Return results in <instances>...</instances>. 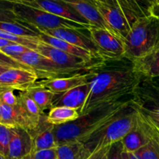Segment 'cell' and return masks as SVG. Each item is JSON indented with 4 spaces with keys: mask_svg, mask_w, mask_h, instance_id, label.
I'll list each match as a JSON object with an SVG mask.
<instances>
[{
    "mask_svg": "<svg viewBox=\"0 0 159 159\" xmlns=\"http://www.w3.org/2000/svg\"><path fill=\"white\" fill-rule=\"evenodd\" d=\"M79 116L80 114L77 110L65 107H54L48 112L47 120L51 124L58 126L75 120Z\"/></svg>",
    "mask_w": 159,
    "mask_h": 159,
    "instance_id": "4316f807",
    "label": "cell"
},
{
    "mask_svg": "<svg viewBox=\"0 0 159 159\" xmlns=\"http://www.w3.org/2000/svg\"><path fill=\"white\" fill-rule=\"evenodd\" d=\"M90 91V82L70 89L61 95H56L54 107H65L80 112L87 100Z\"/></svg>",
    "mask_w": 159,
    "mask_h": 159,
    "instance_id": "d6986e66",
    "label": "cell"
},
{
    "mask_svg": "<svg viewBox=\"0 0 159 159\" xmlns=\"http://www.w3.org/2000/svg\"><path fill=\"white\" fill-rule=\"evenodd\" d=\"M23 5L46 11L61 18L77 23L88 30L92 26L74 8L62 0H30Z\"/></svg>",
    "mask_w": 159,
    "mask_h": 159,
    "instance_id": "7c38bea8",
    "label": "cell"
},
{
    "mask_svg": "<svg viewBox=\"0 0 159 159\" xmlns=\"http://www.w3.org/2000/svg\"><path fill=\"white\" fill-rule=\"evenodd\" d=\"M133 23L138 19L152 15L148 9L141 0H112Z\"/></svg>",
    "mask_w": 159,
    "mask_h": 159,
    "instance_id": "cb8c5ba5",
    "label": "cell"
},
{
    "mask_svg": "<svg viewBox=\"0 0 159 159\" xmlns=\"http://www.w3.org/2000/svg\"><path fill=\"white\" fill-rule=\"evenodd\" d=\"M90 155L83 143L79 141H70L57 147V159H88Z\"/></svg>",
    "mask_w": 159,
    "mask_h": 159,
    "instance_id": "d4e9b609",
    "label": "cell"
},
{
    "mask_svg": "<svg viewBox=\"0 0 159 159\" xmlns=\"http://www.w3.org/2000/svg\"><path fill=\"white\" fill-rule=\"evenodd\" d=\"M33 151V138L23 127H12V138L9 148V159H23Z\"/></svg>",
    "mask_w": 159,
    "mask_h": 159,
    "instance_id": "e0dca14e",
    "label": "cell"
},
{
    "mask_svg": "<svg viewBox=\"0 0 159 159\" xmlns=\"http://www.w3.org/2000/svg\"><path fill=\"white\" fill-rule=\"evenodd\" d=\"M93 70L88 72L73 75L68 77L41 80L39 82L55 95H61L75 87L89 83L94 75Z\"/></svg>",
    "mask_w": 159,
    "mask_h": 159,
    "instance_id": "2e32d148",
    "label": "cell"
},
{
    "mask_svg": "<svg viewBox=\"0 0 159 159\" xmlns=\"http://www.w3.org/2000/svg\"><path fill=\"white\" fill-rule=\"evenodd\" d=\"M134 68L141 78L159 79V44L144 57L133 62Z\"/></svg>",
    "mask_w": 159,
    "mask_h": 159,
    "instance_id": "ffe728a7",
    "label": "cell"
},
{
    "mask_svg": "<svg viewBox=\"0 0 159 159\" xmlns=\"http://www.w3.org/2000/svg\"><path fill=\"white\" fill-rule=\"evenodd\" d=\"M93 71L89 94L80 116L104 104L131 96L141 79L134 71L133 62L126 58L105 61Z\"/></svg>",
    "mask_w": 159,
    "mask_h": 159,
    "instance_id": "6da1fadb",
    "label": "cell"
},
{
    "mask_svg": "<svg viewBox=\"0 0 159 159\" xmlns=\"http://www.w3.org/2000/svg\"><path fill=\"white\" fill-rule=\"evenodd\" d=\"M57 148L32 152L23 159H57Z\"/></svg>",
    "mask_w": 159,
    "mask_h": 159,
    "instance_id": "e575fe53",
    "label": "cell"
},
{
    "mask_svg": "<svg viewBox=\"0 0 159 159\" xmlns=\"http://www.w3.org/2000/svg\"><path fill=\"white\" fill-rule=\"evenodd\" d=\"M152 15L156 16L159 17V0H158V6H157V7L155 8V10L153 11V12H152Z\"/></svg>",
    "mask_w": 159,
    "mask_h": 159,
    "instance_id": "b9f144b4",
    "label": "cell"
},
{
    "mask_svg": "<svg viewBox=\"0 0 159 159\" xmlns=\"http://www.w3.org/2000/svg\"><path fill=\"white\" fill-rule=\"evenodd\" d=\"M109 26L110 30L124 40L130 32L133 23L112 0H89Z\"/></svg>",
    "mask_w": 159,
    "mask_h": 159,
    "instance_id": "9c48e42d",
    "label": "cell"
},
{
    "mask_svg": "<svg viewBox=\"0 0 159 159\" xmlns=\"http://www.w3.org/2000/svg\"><path fill=\"white\" fill-rule=\"evenodd\" d=\"M128 154H129V156H130V159H138L136 157V155H135L134 153H128Z\"/></svg>",
    "mask_w": 159,
    "mask_h": 159,
    "instance_id": "f6af8a7d",
    "label": "cell"
},
{
    "mask_svg": "<svg viewBox=\"0 0 159 159\" xmlns=\"http://www.w3.org/2000/svg\"><path fill=\"white\" fill-rule=\"evenodd\" d=\"M124 151L122 141L111 144L109 148L108 153H107L108 159H123Z\"/></svg>",
    "mask_w": 159,
    "mask_h": 159,
    "instance_id": "8d00e7d4",
    "label": "cell"
},
{
    "mask_svg": "<svg viewBox=\"0 0 159 159\" xmlns=\"http://www.w3.org/2000/svg\"><path fill=\"white\" fill-rule=\"evenodd\" d=\"M0 66L6 67L8 68H25V69H29L27 67L22 65L20 62L16 61L9 57V55L3 53L2 51H0Z\"/></svg>",
    "mask_w": 159,
    "mask_h": 159,
    "instance_id": "d590c367",
    "label": "cell"
},
{
    "mask_svg": "<svg viewBox=\"0 0 159 159\" xmlns=\"http://www.w3.org/2000/svg\"><path fill=\"white\" fill-rule=\"evenodd\" d=\"M0 51H2L3 53H5L7 55H9L12 58H14L16 56L20 55L22 54H24V53L28 52V51H33V50L30 49V48H26V47L23 46V45L12 43L6 46L5 48H3Z\"/></svg>",
    "mask_w": 159,
    "mask_h": 159,
    "instance_id": "836d02e7",
    "label": "cell"
},
{
    "mask_svg": "<svg viewBox=\"0 0 159 159\" xmlns=\"http://www.w3.org/2000/svg\"><path fill=\"white\" fill-rule=\"evenodd\" d=\"M74 8L85 20L88 21L90 26L110 30L109 26L102 18L97 9L89 0H62ZM112 32V31H111Z\"/></svg>",
    "mask_w": 159,
    "mask_h": 159,
    "instance_id": "7402d4cb",
    "label": "cell"
},
{
    "mask_svg": "<svg viewBox=\"0 0 159 159\" xmlns=\"http://www.w3.org/2000/svg\"><path fill=\"white\" fill-rule=\"evenodd\" d=\"M141 1L145 5L150 13L152 15V12L158 6V0H141Z\"/></svg>",
    "mask_w": 159,
    "mask_h": 159,
    "instance_id": "f35d334b",
    "label": "cell"
},
{
    "mask_svg": "<svg viewBox=\"0 0 159 159\" xmlns=\"http://www.w3.org/2000/svg\"><path fill=\"white\" fill-rule=\"evenodd\" d=\"M134 107L159 130V82L141 78L132 95Z\"/></svg>",
    "mask_w": 159,
    "mask_h": 159,
    "instance_id": "8992f818",
    "label": "cell"
},
{
    "mask_svg": "<svg viewBox=\"0 0 159 159\" xmlns=\"http://www.w3.org/2000/svg\"><path fill=\"white\" fill-rule=\"evenodd\" d=\"M14 3L0 0V22H18L13 10Z\"/></svg>",
    "mask_w": 159,
    "mask_h": 159,
    "instance_id": "1f68e13d",
    "label": "cell"
},
{
    "mask_svg": "<svg viewBox=\"0 0 159 159\" xmlns=\"http://www.w3.org/2000/svg\"><path fill=\"white\" fill-rule=\"evenodd\" d=\"M13 10L18 17L19 21L39 31L50 30L61 27L76 28L88 30V29L82 25L26 5L14 3Z\"/></svg>",
    "mask_w": 159,
    "mask_h": 159,
    "instance_id": "5b68a950",
    "label": "cell"
},
{
    "mask_svg": "<svg viewBox=\"0 0 159 159\" xmlns=\"http://www.w3.org/2000/svg\"><path fill=\"white\" fill-rule=\"evenodd\" d=\"M0 159H9V158H7V157L4 156V155H1V154H0Z\"/></svg>",
    "mask_w": 159,
    "mask_h": 159,
    "instance_id": "bcb514c9",
    "label": "cell"
},
{
    "mask_svg": "<svg viewBox=\"0 0 159 159\" xmlns=\"http://www.w3.org/2000/svg\"><path fill=\"white\" fill-rule=\"evenodd\" d=\"M13 59L34 71L38 79L42 80L68 77L75 75L61 68L51 59L36 51H28L16 56Z\"/></svg>",
    "mask_w": 159,
    "mask_h": 159,
    "instance_id": "52a82bcc",
    "label": "cell"
},
{
    "mask_svg": "<svg viewBox=\"0 0 159 159\" xmlns=\"http://www.w3.org/2000/svg\"><path fill=\"white\" fill-rule=\"evenodd\" d=\"M4 1L10 2L15 3V4H26L27 2L30 1V0H4Z\"/></svg>",
    "mask_w": 159,
    "mask_h": 159,
    "instance_id": "60d3db41",
    "label": "cell"
},
{
    "mask_svg": "<svg viewBox=\"0 0 159 159\" xmlns=\"http://www.w3.org/2000/svg\"><path fill=\"white\" fill-rule=\"evenodd\" d=\"M0 103L9 107H16L19 104L18 96H16L13 89L0 88Z\"/></svg>",
    "mask_w": 159,
    "mask_h": 159,
    "instance_id": "d6a6232c",
    "label": "cell"
},
{
    "mask_svg": "<svg viewBox=\"0 0 159 159\" xmlns=\"http://www.w3.org/2000/svg\"><path fill=\"white\" fill-rule=\"evenodd\" d=\"M156 79V80H157V81H158V82H159V79Z\"/></svg>",
    "mask_w": 159,
    "mask_h": 159,
    "instance_id": "7dc6e473",
    "label": "cell"
},
{
    "mask_svg": "<svg viewBox=\"0 0 159 159\" xmlns=\"http://www.w3.org/2000/svg\"><path fill=\"white\" fill-rule=\"evenodd\" d=\"M10 43H12V42H9L8 41V40L0 37V50H2L3 48H5V47L7 46V45L10 44Z\"/></svg>",
    "mask_w": 159,
    "mask_h": 159,
    "instance_id": "ab89813d",
    "label": "cell"
},
{
    "mask_svg": "<svg viewBox=\"0 0 159 159\" xmlns=\"http://www.w3.org/2000/svg\"><path fill=\"white\" fill-rule=\"evenodd\" d=\"M25 93L33 99L42 113H44L47 110H51L53 107L56 95L39 82H36L33 86L25 91Z\"/></svg>",
    "mask_w": 159,
    "mask_h": 159,
    "instance_id": "603a6c76",
    "label": "cell"
},
{
    "mask_svg": "<svg viewBox=\"0 0 159 159\" xmlns=\"http://www.w3.org/2000/svg\"><path fill=\"white\" fill-rule=\"evenodd\" d=\"M84 30H86L61 27L57 28V29L50 30L40 31V32L44 33L48 35H51L52 37H56V38H58L60 40H64V41H66L68 43H71V44L87 50V51L93 53L94 55L100 57L99 53H98L97 48L93 43L90 36H87L86 34H84Z\"/></svg>",
    "mask_w": 159,
    "mask_h": 159,
    "instance_id": "5bb4252c",
    "label": "cell"
},
{
    "mask_svg": "<svg viewBox=\"0 0 159 159\" xmlns=\"http://www.w3.org/2000/svg\"><path fill=\"white\" fill-rule=\"evenodd\" d=\"M12 138V127L0 124V154L4 156L9 155V148Z\"/></svg>",
    "mask_w": 159,
    "mask_h": 159,
    "instance_id": "4dcf8cb0",
    "label": "cell"
},
{
    "mask_svg": "<svg viewBox=\"0 0 159 159\" xmlns=\"http://www.w3.org/2000/svg\"><path fill=\"white\" fill-rule=\"evenodd\" d=\"M0 124L9 127H23L29 131L32 129L30 122L20 103L16 107L0 103Z\"/></svg>",
    "mask_w": 159,
    "mask_h": 159,
    "instance_id": "44dd1931",
    "label": "cell"
},
{
    "mask_svg": "<svg viewBox=\"0 0 159 159\" xmlns=\"http://www.w3.org/2000/svg\"><path fill=\"white\" fill-rule=\"evenodd\" d=\"M9 68H6V67H2V66H0V75L2 74L3 72H5V71H6V70H8Z\"/></svg>",
    "mask_w": 159,
    "mask_h": 159,
    "instance_id": "ee69618b",
    "label": "cell"
},
{
    "mask_svg": "<svg viewBox=\"0 0 159 159\" xmlns=\"http://www.w3.org/2000/svg\"><path fill=\"white\" fill-rule=\"evenodd\" d=\"M123 159H130V156H129V154L127 152H123Z\"/></svg>",
    "mask_w": 159,
    "mask_h": 159,
    "instance_id": "7bdbcfd3",
    "label": "cell"
},
{
    "mask_svg": "<svg viewBox=\"0 0 159 159\" xmlns=\"http://www.w3.org/2000/svg\"><path fill=\"white\" fill-rule=\"evenodd\" d=\"M38 38L41 41L44 42V43H48V44L51 45L54 48H57V49L61 50V51H64L67 54H69L71 55L75 56V57L82 59L90 65L97 66V65H99L105 62V61H103L97 56L94 55L93 53L87 51V50L71 44V43H68L66 41H64V40H60L58 38H56V37H52L51 35H48L44 33L40 32Z\"/></svg>",
    "mask_w": 159,
    "mask_h": 159,
    "instance_id": "9a60e30c",
    "label": "cell"
},
{
    "mask_svg": "<svg viewBox=\"0 0 159 159\" xmlns=\"http://www.w3.org/2000/svg\"><path fill=\"white\" fill-rule=\"evenodd\" d=\"M36 51L46 56L61 68L71 71L75 75L88 72L99 66L90 65L79 57L67 54L41 40H40V43L37 45Z\"/></svg>",
    "mask_w": 159,
    "mask_h": 159,
    "instance_id": "30bf717a",
    "label": "cell"
},
{
    "mask_svg": "<svg viewBox=\"0 0 159 159\" xmlns=\"http://www.w3.org/2000/svg\"><path fill=\"white\" fill-rule=\"evenodd\" d=\"M134 154L138 159H159V130L156 127L150 141Z\"/></svg>",
    "mask_w": 159,
    "mask_h": 159,
    "instance_id": "f1b7e54d",
    "label": "cell"
},
{
    "mask_svg": "<svg viewBox=\"0 0 159 159\" xmlns=\"http://www.w3.org/2000/svg\"><path fill=\"white\" fill-rule=\"evenodd\" d=\"M131 100L132 96L104 104L93 111L81 115L75 120L54 126L57 145L70 141H82L111 120L122 109L128 106Z\"/></svg>",
    "mask_w": 159,
    "mask_h": 159,
    "instance_id": "7a4b0ae2",
    "label": "cell"
},
{
    "mask_svg": "<svg viewBox=\"0 0 159 159\" xmlns=\"http://www.w3.org/2000/svg\"><path fill=\"white\" fill-rule=\"evenodd\" d=\"M0 30L20 37L38 38L40 35V31L29 27L20 21L0 22Z\"/></svg>",
    "mask_w": 159,
    "mask_h": 159,
    "instance_id": "83f0119b",
    "label": "cell"
},
{
    "mask_svg": "<svg viewBox=\"0 0 159 159\" xmlns=\"http://www.w3.org/2000/svg\"><path fill=\"white\" fill-rule=\"evenodd\" d=\"M18 98L19 103L24 110L32 126V129L29 132L33 131L38 127L44 113L40 111L36 102L25 92H20Z\"/></svg>",
    "mask_w": 159,
    "mask_h": 159,
    "instance_id": "484cf974",
    "label": "cell"
},
{
    "mask_svg": "<svg viewBox=\"0 0 159 159\" xmlns=\"http://www.w3.org/2000/svg\"><path fill=\"white\" fill-rule=\"evenodd\" d=\"M109 148H110V146L105 147L103 148H101L99 150L96 151V152H93V154L90 155L88 159H108L107 153H108Z\"/></svg>",
    "mask_w": 159,
    "mask_h": 159,
    "instance_id": "74e56055",
    "label": "cell"
},
{
    "mask_svg": "<svg viewBox=\"0 0 159 159\" xmlns=\"http://www.w3.org/2000/svg\"><path fill=\"white\" fill-rule=\"evenodd\" d=\"M33 138V151L37 152L57 147L54 134V125L47 120V115L43 114L38 127L30 132Z\"/></svg>",
    "mask_w": 159,
    "mask_h": 159,
    "instance_id": "ac0fdd59",
    "label": "cell"
},
{
    "mask_svg": "<svg viewBox=\"0 0 159 159\" xmlns=\"http://www.w3.org/2000/svg\"><path fill=\"white\" fill-rule=\"evenodd\" d=\"M34 71L25 68H9L0 75V88L25 92L38 80Z\"/></svg>",
    "mask_w": 159,
    "mask_h": 159,
    "instance_id": "4fadbf2b",
    "label": "cell"
},
{
    "mask_svg": "<svg viewBox=\"0 0 159 159\" xmlns=\"http://www.w3.org/2000/svg\"><path fill=\"white\" fill-rule=\"evenodd\" d=\"M0 37L9 42H12V43L23 45V46L26 47V48H30L33 51H37V47L38 43H40L39 38L20 37V36H17L15 35V34H10V33L6 32V31L2 30H0Z\"/></svg>",
    "mask_w": 159,
    "mask_h": 159,
    "instance_id": "f546056e",
    "label": "cell"
},
{
    "mask_svg": "<svg viewBox=\"0 0 159 159\" xmlns=\"http://www.w3.org/2000/svg\"><path fill=\"white\" fill-rule=\"evenodd\" d=\"M124 58L135 61L159 44V17L148 15L138 19L124 40Z\"/></svg>",
    "mask_w": 159,
    "mask_h": 159,
    "instance_id": "277c9868",
    "label": "cell"
},
{
    "mask_svg": "<svg viewBox=\"0 0 159 159\" xmlns=\"http://www.w3.org/2000/svg\"><path fill=\"white\" fill-rule=\"evenodd\" d=\"M137 110L131 102L116 113L111 120L80 142L90 154L122 141L131 130L136 119Z\"/></svg>",
    "mask_w": 159,
    "mask_h": 159,
    "instance_id": "3957f363",
    "label": "cell"
},
{
    "mask_svg": "<svg viewBox=\"0 0 159 159\" xmlns=\"http://www.w3.org/2000/svg\"><path fill=\"white\" fill-rule=\"evenodd\" d=\"M136 110L134 124L131 130L122 140L124 150L127 153H134L147 144L155 131V126L141 112L137 109Z\"/></svg>",
    "mask_w": 159,
    "mask_h": 159,
    "instance_id": "8fae6325",
    "label": "cell"
},
{
    "mask_svg": "<svg viewBox=\"0 0 159 159\" xmlns=\"http://www.w3.org/2000/svg\"><path fill=\"white\" fill-rule=\"evenodd\" d=\"M101 58L105 61L124 58V40L108 30L91 26L88 30Z\"/></svg>",
    "mask_w": 159,
    "mask_h": 159,
    "instance_id": "ba28073f",
    "label": "cell"
}]
</instances>
